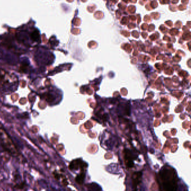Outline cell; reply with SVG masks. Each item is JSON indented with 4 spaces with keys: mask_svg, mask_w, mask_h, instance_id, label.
I'll use <instances>...</instances> for the list:
<instances>
[{
    "mask_svg": "<svg viewBox=\"0 0 191 191\" xmlns=\"http://www.w3.org/2000/svg\"><path fill=\"white\" fill-rule=\"evenodd\" d=\"M125 160H126V165L128 168H132L133 167V157H132V154L130 150H126L125 151Z\"/></svg>",
    "mask_w": 191,
    "mask_h": 191,
    "instance_id": "2",
    "label": "cell"
},
{
    "mask_svg": "<svg viewBox=\"0 0 191 191\" xmlns=\"http://www.w3.org/2000/svg\"><path fill=\"white\" fill-rule=\"evenodd\" d=\"M85 175L84 173H81L80 175H78L76 178V181L79 184H82L83 183L84 179H85Z\"/></svg>",
    "mask_w": 191,
    "mask_h": 191,
    "instance_id": "5",
    "label": "cell"
},
{
    "mask_svg": "<svg viewBox=\"0 0 191 191\" xmlns=\"http://www.w3.org/2000/svg\"><path fill=\"white\" fill-rule=\"evenodd\" d=\"M31 38L34 41H38L39 39V34L38 31H35L31 33Z\"/></svg>",
    "mask_w": 191,
    "mask_h": 191,
    "instance_id": "6",
    "label": "cell"
},
{
    "mask_svg": "<svg viewBox=\"0 0 191 191\" xmlns=\"http://www.w3.org/2000/svg\"><path fill=\"white\" fill-rule=\"evenodd\" d=\"M142 173L141 172H135L132 176L133 185L134 187H136L141 182Z\"/></svg>",
    "mask_w": 191,
    "mask_h": 191,
    "instance_id": "3",
    "label": "cell"
},
{
    "mask_svg": "<svg viewBox=\"0 0 191 191\" xmlns=\"http://www.w3.org/2000/svg\"><path fill=\"white\" fill-rule=\"evenodd\" d=\"M81 161L79 160H76L73 162H71V163L70 165V168L71 170H78V167H80L81 165Z\"/></svg>",
    "mask_w": 191,
    "mask_h": 191,
    "instance_id": "4",
    "label": "cell"
},
{
    "mask_svg": "<svg viewBox=\"0 0 191 191\" xmlns=\"http://www.w3.org/2000/svg\"><path fill=\"white\" fill-rule=\"evenodd\" d=\"M158 183L165 191H176L178 187V176L175 170L171 167L162 168L159 173Z\"/></svg>",
    "mask_w": 191,
    "mask_h": 191,
    "instance_id": "1",
    "label": "cell"
}]
</instances>
